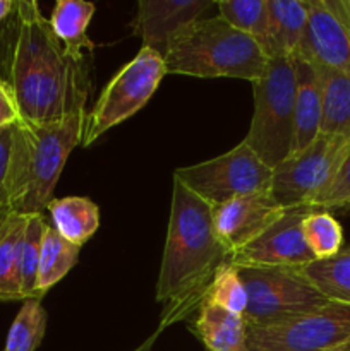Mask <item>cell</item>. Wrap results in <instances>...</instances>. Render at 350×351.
Listing matches in <instances>:
<instances>
[{
    "label": "cell",
    "mask_w": 350,
    "mask_h": 351,
    "mask_svg": "<svg viewBox=\"0 0 350 351\" xmlns=\"http://www.w3.org/2000/svg\"><path fill=\"white\" fill-rule=\"evenodd\" d=\"M0 77L16 96L23 120L55 123L86 113L91 55L69 51L34 0H17L0 24Z\"/></svg>",
    "instance_id": "6da1fadb"
},
{
    "label": "cell",
    "mask_w": 350,
    "mask_h": 351,
    "mask_svg": "<svg viewBox=\"0 0 350 351\" xmlns=\"http://www.w3.org/2000/svg\"><path fill=\"white\" fill-rule=\"evenodd\" d=\"M226 263H230V254L216 237L213 206L174 178L167 240L156 283V302L163 305L156 331L161 332L196 314L216 271Z\"/></svg>",
    "instance_id": "7a4b0ae2"
},
{
    "label": "cell",
    "mask_w": 350,
    "mask_h": 351,
    "mask_svg": "<svg viewBox=\"0 0 350 351\" xmlns=\"http://www.w3.org/2000/svg\"><path fill=\"white\" fill-rule=\"evenodd\" d=\"M86 113L62 122L34 123L21 119L14 125L7 201L16 215H43L54 199L65 161L82 144Z\"/></svg>",
    "instance_id": "3957f363"
},
{
    "label": "cell",
    "mask_w": 350,
    "mask_h": 351,
    "mask_svg": "<svg viewBox=\"0 0 350 351\" xmlns=\"http://www.w3.org/2000/svg\"><path fill=\"white\" fill-rule=\"evenodd\" d=\"M270 58L250 36L216 14L185 26L165 57L167 74L191 77H233L256 82Z\"/></svg>",
    "instance_id": "277c9868"
},
{
    "label": "cell",
    "mask_w": 350,
    "mask_h": 351,
    "mask_svg": "<svg viewBox=\"0 0 350 351\" xmlns=\"http://www.w3.org/2000/svg\"><path fill=\"white\" fill-rule=\"evenodd\" d=\"M254 113L244 143L273 170L292 153L294 141V58L268 60L259 81L253 82Z\"/></svg>",
    "instance_id": "5b68a950"
},
{
    "label": "cell",
    "mask_w": 350,
    "mask_h": 351,
    "mask_svg": "<svg viewBox=\"0 0 350 351\" xmlns=\"http://www.w3.org/2000/svg\"><path fill=\"white\" fill-rule=\"evenodd\" d=\"M247 290L242 319L247 328H268L314 312L329 304L299 269L237 267Z\"/></svg>",
    "instance_id": "8992f818"
},
{
    "label": "cell",
    "mask_w": 350,
    "mask_h": 351,
    "mask_svg": "<svg viewBox=\"0 0 350 351\" xmlns=\"http://www.w3.org/2000/svg\"><path fill=\"white\" fill-rule=\"evenodd\" d=\"M165 75L163 58L141 47L136 57L106 82L91 112L86 113L82 146H89L106 130L136 115L150 101Z\"/></svg>",
    "instance_id": "52a82bcc"
},
{
    "label": "cell",
    "mask_w": 350,
    "mask_h": 351,
    "mask_svg": "<svg viewBox=\"0 0 350 351\" xmlns=\"http://www.w3.org/2000/svg\"><path fill=\"white\" fill-rule=\"evenodd\" d=\"M174 178L216 208L242 195L271 192L273 170L242 141L220 156L177 168Z\"/></svg>",
    "instance_id": "ba28073f"
},
{
    "label": "cell",
    "mask_w": 350,
    "mask_h": 351,
    "mask_svg": "<svg viewBox=\"0 0 350 351\" xmlns=\"http://www.w3.org/2000/svg\"><path fill=\"white\" fill-rule=\"evenodd\" d=\"M349 149L350 139L319 134L307 147L273 168L271 195L283 209H311V202L331 182Z\"/></svg>",
    "instance_id": "9c48e42d"
},
{
    "label": "cell",
    "mask_w": 350,
    "mask_h": 351,
    "mask_svg": "<svg viewBox=\"0 0 350 351\" xmlns=\"http://www.w3.org/2000/svg\"><path fill=\"white\" fill-rule=\"evenodd\" d=\"M350 338V304L329 302L268 328H247L250 351H329Z\"/></svg>",
    "instance_id": "30bf717a"
},
{
    "label": "cell",
    "mask_w": 350,
    "mask_h": 351,
    "mask_svg": "<svg viewBox=\"0 0 350 351\" xmlns=\"http://www.w3.org/2000/svg\"><path fill=\"white\" fill-rule=\"evenodd\" d=\"M311 213L307 208L287 209L277 223L270 226L253 243L230 256L235 267H287L302 269L314 261L305 243L302 221Z\"/></svg>",
    "instance_id": "8fae6325"
},
{
    "label": "cell",
    "mask_w": 350,
    "mask_h": 351,
    "mask_svg": "<svg viewBox=\"0 0 350 351\" xmlns=\"http://www.w3.org/2000/svg\"><path fill=\"white\" fill-rule=\"evenodd\" d=\"M285 211L271 192L242 195L213 208V225L216 237L232 256L263 235Z\"/></svg>",
    "instance_id": "7c38bea8"
},
{
    "label": "cell",
    "mask_w": 350,
    "mask_h": 351,
    "mask_svg": "<svg viewBox=\"0 0 350 351\" xmlns=\"http://www.w3.org/2000/svg\"><path fill=\"white\" fill-rule=\"evenodd\" d=\"M211 5V0H139L130 29L141 38L143 48H150L165 60L172 40L185 26L201 19Z\"/></svg>",
    "instance_id": "4fadbf2b"
},
{
    "label": "cell",
    "mask_w": 350,
    "mask_h": 351,
    "mask_svg": "<svg viewBox=\"0 0 350 351\" xmlns=\"http://www.w3.org/2000/svg\"><path fill=\"white\" fill-rule=\"evenodd\" d=\"M295 101H294V141L292 153L307 147L321 130V82L316 65L302 55L294 57Z\"/></svg>",
    "instance_id": "5bb4252c"
},
{
    "label": "cell",
    "mask_w": 350,
    "mask_h": 351,
    "mask_svg": "<svg viewBox=\"0 0 350 351\" xmlns=\"http://www.w3.org/2000/svg\"><path fill=\"white\" fill-rule=\"evenodd\" d=\"M191 331L208 351H250L244 319L209 302L196 312Z\"/></svg>",
    "instance_id": "9a60e30c"
},
{
    "label": "cell",
    "mask_w": 350,
    "mask_h": 351,
    "mask_svg": "<svg viewBox=\"0 0 350 351\" xmlns=\"http://www.w3.org/2000/svg\"><path fill=\"white\" fill-rule=\"evenodd\" d=\"M271 58L299 55L309 21V0H266Z\"/></svg>",
    "instance_id": "2e32d148"
},
{
    "label": "cell",
    "mask_w": 350,
    "mask_h": 351,
    "mask_svg": "<svg viewBox=\"0 0 350 351\" xmlns=\"http://www.w3.org/2000/svg\"><path fill=\"white\" fill-rule=\"evenodd\" d=\"M50 226L67 242L82 247L100 226V209L91 199L71 195L51 199L47 206Z\"/></svg>",
    "instance_id": "e0dca14e"
},
{
    "label": "cell",
    "mask_w": 350,
    "mask_h": 351,
    "mask_svg": "<svg viewBox=\"0 0 350 351\" xmlns=\"http://www.w3.org/2000/svg\"><path fill=\"white\" fill-rule=\"evenodd\" d=\"M316 69L321 82L323 105L319 134L350 139V75L319 65Z\"/></svg>",
    "instance_id": "ac0fdd59"
},
{
    "label": "cell",
    "mask_w": 350,
    "mask_h": 351,
    "mask_svg": "<svg viewBox=\"0 0 350 351\" xmlns=\"http://www.w3.org/2000/svg\"><path fill=\"white\" fill-rule=\"evenodd\" d=\"M95 16V3L84 0H57L48 19L55 38L78 55H88L95 43L88 38V26Z\"/></svg>",
    "instance_id": "d6986e66"
},
{
    "label": "cell",
    "mask_w": 350,
    "mask_h": 351,
    "mask_svg": "<svg viewBox=\"0 0 350 351\" xmlns=\"http://www.w3.org/2000/svg\"><path fill=\"white\" fill-rule=\"evenodd\" d=\"M81 247L62 239L50 226L45 232L41 243L40 264H38V295L40 298L60 280H64L69 271L75 266Z\"/></svg>",
    "instance_id": "ffe728a7"
},
{
    "label": "cell",
    "mask_w": 350,
    "mask_h": 351,
    "mask_svg": "<svg viewBox=\"0 0 350 351\" xmlns=\"http://www.w3.org/2000/svg\"><path fill=\"white\" fill-rule=\"evenodd\" d=\"M218 16L235 29L253 38L268 58H271L270 21L266 0H220L216 2Z\"/></svg>",
    "instance_id": "44dd1931"
},
{
    "label": "cell",
    "mask_w": 350,
    "mask_h": 351,
    "mask_svg": "<svg viewBox=\"0 0 350 351\" xmlns=\"http://www.w3.org/2000/svg\"><path fill=\"white\" fill-rule=\"evenodd\" d=\"M299 271L329 302L350 304V250H340L325 261H312Z\"/></svg>",
    "instance_id": "7402d4cb"
},
{
    "label": "cell",
    "mask_w": 350,
    "mask_h": 351,
    "mask_svg": "<svg viewBox=\"0 0 350 351\" xmlns=\"http://www.w3.org/2000/svg\"><path fill=\"white\" fill-rule=\"evenodd\" d=\"M48 223L43 215H27L23 235L17 245V269H19L21 293L24 300L40 298L38 295V264H40L41 243ZM23 300V302H24Z\"/></svg>",
    "instance_id": "603a6c76"
},
{
    "label": "cell",
    "mask_w": 350,
    "mask_h": 351,
    "mask_svg": "<svg viewBox=\"0 0 350 351\" xmlns=\"http://www.w3.org/2000/svg\"><path fill=\"white\" fill-rule=\"evenodd\" d=\"M26 216L16 215L7 221L0 233V302H23L17 269V245L23 235Z\"/></svg>",
    "instance_id": "cb8c5ba5"
},
{
    "label": "cell",
    "mask_w": 350,
    "mask_h": 351,
    "mask_svg": "<svg viewBox=\"0 0 350 351\" xmlns=\"http://www.w3.org/2000/svg\"><path fill=\"white\" fill-rule=\"evenodd\" d=\"M47 321L41 298L24 300L7 332L3 351H36L47 332Z\"/></svg>",
    "instance_id": "d4e9b609"
},
{
    "label": "cell",
    "mask_w": 350,
    "mask_h": 351,
    "mask_svg": "<svg viewBox=\"0 0 350 351\" xmlns=\"http://www.w3.org/2000/svg\"><path fill=\"white\" fill-rule=\"evenodd\" d=\"M305 243L314 261L335 257L342 250L343 230L328 211H311L302 221Z\"/></svg>",
    "instance_id": "484cf974"
},
{
    "label": "cell",
    "mask_w": 350,
    "mask_h": 351,
    "mask_svg": "<svg viewBox=\"0 0 350 351\" xmlns=\"http://www.w3.org/2000/svg\"><path fill=\"white\" fill-rule=\"evenodd\" d=\"M205 302L218 305V307L242 317L247 308L249 297H247L246 285L240 280L239 269L233 264L226 263L216 271Z\"/></svg>",
    "instance_id": "4316f807"
},
{
    "label": "cell",
    "mask_w": 350,
    "mask_h": 351,
    "mask_svg": "<svg viewBox=\"0 0 350 351\" xmlns=\"http://www.w3.org/2000/svg\"><path fill=\"white\" fill-rule=\"evenodd\" d=\"M312 211H329V209L350 208V149L343 156L338 170L325 191L311 202Z\"/></svg>",
    "instance_id": "83f0119b"
},
{
    "label": "cell",
    "mask_w": 350,
    "mask_h": 351,
    "mask_svg": "<svg viewBox=\"0 0 350 351\" xmlns=\"http://www.w3.org/2000/svg\"><path fill=\"white\" fill-rule=\"evenodd\" d=\"M14 125L0 130V206H7V208H9V201H7V177H9V161L10 149H12Z\"/></svg>",
    "instance_id": "f1b7e54d"
},
{
    "label": "cell",
    "mask_w": 350,
    "mask_h": 351,
    "mask_svg": "<svg viewBox=\"0 0 350 351\" xmlns=\"http://www.w3.org/2000/svg\"><path fill=\"white\" fill-rule=\"evenodd\" d=\"M23 119L10 86L0 77V130L14 125Z\"/></svg>",
    "instance_id": "f546056e"
},
{
    "label": "cell",
    "mask_w": 350,
    "mask_h": 351,
    "mask_svg": "<svg viewBox=\"0 0 350 351\" xmlns=\"http://www.w3.org/2000/svg\"><path fill=\"white\" fill-rule=\"evenodd\" d=\"M17 0H0V24L5 23L16 10Z\"/></svg>",
    "instance_id": "4dcf8cb0"
},
{
    "label": "cell",
    "mask_w": 350,
    "mask_h": 351,
    "mask_svg": "<svg viewBox=\"0 0 350 351\" xmlns=\"http://www.w3.org/2000/svg\"><path fill=\"white\" fill-rule=\"evenodd\" d=\"M12 216V211H10L7 206H0V233H2V230L5 228L7 221H9V218Z\"/></svg>",
    "instance_id": "1f68e13d"
},
{
    "label": "cell",
    "mask_w": 350,
    "mask_h": 351,
    "mask_svg": "<svg viewBox=\"0 0 350 351\" xmlns=\"http://www.w3.org/2000/svg\"><path fill=\"white\" fill-rule=\"evenodd\" d=\"M329 351H350V338L345 339V341L342 343V345H338L336 348L329 350Z\"/></svg>",
    "instance_id": "d6a6232c"
}]
</instances>
